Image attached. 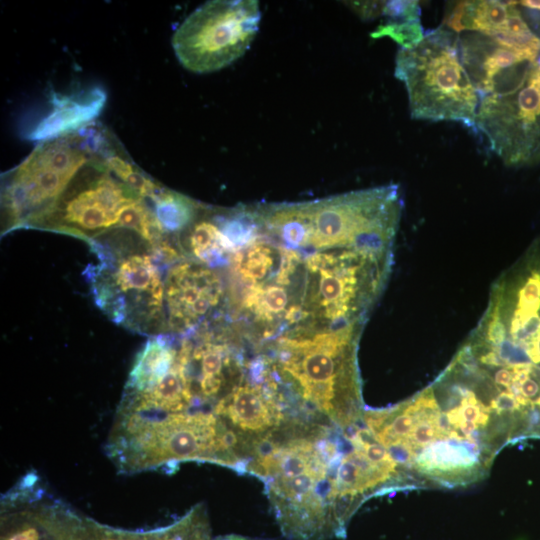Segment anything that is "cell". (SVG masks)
Returning <instances> with one entry per match:
<instances>
[{
    "label": "cell",
    "instance_id": "ba28073f",
    "mask_svg": "<svg viewBox=\"0 0 540 540\" xmlns=\"http://www.w3.org/2000/svg\"><path fill=\"white\" fill-rule=\"evenodd\" d=\"M141 198L108 168L95 148L56 202L29 228L70 235L88 243L119 229L124 211Z\"/></svg>",
    "mask_w": 540,
    "mask_h": 540
},
{
    "label": "cell",
    "instance_id": "3957f363",
    "mask_svg": "<svg viewBox=\"0 0 540 540\" xmlns=\"http://www.w3.org/2000/svg\"><path fill=\"white\" fill-rule=\"evenodd\" d=\"M365 326L281 337L259 350L294 402L344 428L363 416L358 343Z\"/></svg>",
    "mask_w": 540,
    "mask_h": 540
},
{
    "label": "cell",
    "instance_id": "7a4b0ae2",
    "mask_svg": "<svg viewBox=\"0 0 540 540\" xmlns=\"http://www.w3.org/2000/svg\"><path fill=\"white\" fill-rule=\"evenodd\" d=\"M340 427L288 418L254 442L244 471L262 480L279 527L290 540L345 536L337 510L336 475L344 454Z\"/></svg>",
    "mask_w": 540,
    "mask_h": 540
},
{
    "label": "cell",
    "instance_id": "9a60e30c",
    "mask_svg": "<svg viewBox=\"0 0 540 540\" xmlns=\"http://www.w3.org/2000/svg\"><path fill=\"white\" fill-rule=\"evenodd\" d=\"M371 37H389L401 45L403 49H413L424 39L425 36L420 21H385L371 33Z\"/></svg>",
    "mask_w": 540,
    "mask_h": 540
},
{
    "label": "cell",
    "instance_id": "6da1fadb",
    "mask_svg": "<svg viewBox=\"0 0 540 540\" xmlns=\"http://www.w3.org/2000/svg\"><path fill=\"white\" fill-rule=\"evenodd\" d=\"M226 237L225 321L255 349L365 326L392 271L394 236L345 194L241 204Z\"/></svg>",
    "mask_w": 540,
    "mask_h": 540
},
{
    "label": "cell",
    "instance_id": "5b68a950",
    "mask_svg": "<svg viewBox=\"0 0 540 540\" xmlns=\"http://www.w3.org/2000/svg\"><path fill=\"white\" fill-rule=\"evenodd\" d=\"M395 76L406 87L412 118L473 127L480 95L460 55L459 36L437 28L398 51Z\"/></svg>",
    "mask_w": 540,
    "mask_h": 540
},
{
    "label": "cell",
    "instance_id": "52a82bcc",
    "mask_svg": "<svg viewBox=\"0 0 540 540\" xmlns=\"http://www.w3.org/2000/svg\"><path fill=\"white\" fill-rule=\"evenodd\" d=\"M261 21L256 0H211L191 12L172 35L183 68L205 74L221 70L249 49Z\"/></svg>",
    "mask_w": 540,
    "mask_h": 540
},
{
    "label": "cell",
    "instance_id": "2e32d148",
    "mask_svg": "<svg viewBox=\"0 0 540 540\" xmlns=\"http://www.w3.org/2000/svg\"><path fill=\"white\" fill-rule=\"evenodd\" d=\"M382 15L391 22L420 21V7L418 1H387Z\"/></svg>",
    "mask_w": 540,
    "mask_h": 540
},
{
    "label": "cell",
    "instance_id": "ffe728a7",
    "mask_svg": "<svg viewBox=\"0 0 540 540\" xmlns=\"http://www.w3.org/2000/svg\"><path fill=\"white\" fill-rule=\"evenodd\" d=\"M518 4H521L530 9L540 10V0H525L518 2Z\"/></svg>",
    "mask_w": 540,
    "mask_h": 540
},
{
    "label": "cell",
    "instance_id": "d6986e66",
    "mask_svg": "<svg viewBox=\"0 0 540 540\" xmlns=\"http://www.w3.org/2000/svg\"><path fill=\"white\" fill-rule=\"evenodd\" d=\"M351 6L365 19H372L382 15L384 2H352Z\"/></svg>",
    "mask_w": 540,
    "mask_h": 540
},
{
    "label": "cell",
    "instance_id": "277c9868",
    "mask_svg": "<svg viewBox=\"0 0 540 540\" xmlns=\"http://www.w3.org/2000/svg\"><path fill=\"white\" fill-rule=\"evenodd\" d=\"M98 258L85 270L95 304L114 323L151 336L167 334L165 277L184 255L172 240L152 245L114 229L87 243Z\"/></svg>",
    "mask_w": 540,
    "mask_h": 540
},
{
    "label": "cell",
    "instance_id": "9c48e42d",
    "mask_svg": "<svg viewBox=\"0 0 540 540\" xmlns=\"http://www.w3.org/2000/svg\"><path fill=\"white\" fill-rule=\"evenodd\" d=\"M97 524L55 497L35 471L1 498V540H97Z\"/></svg>",
    "mask_w": 540,
    "mask_h": 540
},
{
    "label": "cell",
    "instance_id": "44dd1931",
    "mask_svg": "<svg viewBox=\"0 0 540 540\" xmlns=\"http://www.w3.org/2000/svg\"><path fill=\"white\" fill-rule=\"evenodd\" d=\"M214 540H260V539H254V538H249V537L240 536V535H226V536L217 537Z\"/></svg>",
    "mask_w": 540,
    "mask_h": 540
},
{
    "label": "cell",
    "instance_id": "8fae6325",
    "mask_svg": "<svg viewBox=\"0 0 540 540\" xmlns=\"http://www.w3.org/2000/svg\"><path fill=\"white\" fill-rule=\"evenodd\" d=\"M225 284L221 273L183 256L165 277L167 334L184 336L224 322Z\"/></svg>",
    "mask_w": 540,
    "mask_h": 540
},
{
    "label": "cell",
    "instance_id": "4fadbf2b",
    "mask_svg": "<svg viewBox=\"0 0 540 540\" xmlns=\"http://www.w3.org/2000/svg\"><path fill=\"white\" fill-rule=\"evenodd\" d=\"M104 98L97 91L84 98H65L58 100V105L49 117L44 120L35 134L44 140L73 133L91 124L93 114L102 107Z\"/></svg>",
    "mask_w": 540,
    "mask_h": 540
},
{
    "label": "cell",
    "instance_id": "5bb4252c",
    "mask_svg": "<svg viewBox=\"0 0 540 540\" xmlns=\"http://www.w3.org/2000/svg\"><path fill=\"white\" fill-rule=\"evenodd\" d=\"M518 2L494 0L472 1V30L493 36L505 30L511 12Z\"/></svg>",
    "mask_w": 540,
    "mask_h": 540
},
{
    "label": "cell",
    "instance_id": "ac0fdd59",
    "mask_svg": "<svg viewBox=\"0 0 540 540\" xmlns=\"http://www.w3.org/2000/svg\"><path fill=\"white\" fill-rule=\"evenodd\" d=\"M388 454L397 465H408L413 462L414 453L410 442L406 438H401L389 445L387 448Z\"/></svg>",
    "mask_w": 540,
    "mask_h": 540
},
{
    "label": "cell",
    "instance_id": "e0dca14e",
    "mask_svg": "<svg viewBox=\"0 0 540 540\" xmlns=\"http://www.w3.org/2000/svg\"><path fill=\"white\" fill-rule=\"evenodd\" d=\"M439 436L441 435L437 433L436 429L430 423H427L426 420H419L418 423H415L411 432L404 438L410 442L413 450Z\"/></svg>",
    "mask_w": 540,
    "mask_h": 540
},
{
    "label": "cell",
    "instance_id": "8992f818",
    "mask_svg": "<svg viewBox=\"0 0 540 540\" xmlns=\"http://www.w3.org/2000/svg\"><path fill=\"white\" fill-rule=\"evenodd\" d=\"M95 152L94 123L42 140L16 167L2 175V234L30 224L59 198Z\"/></svg>",
    "mask_w": 540,
    "mask_h": 540
},
{
    "label": "cell",
    "instance_id": "30bf717a",
    "mask_svg": "<svg viewBox=\"0 0 540 540\" xmlns=\"http://www.w3.org/2000/svg\"><path fill=\"white\" fill-rule=\"evenodd\" d=\"M539 117L540 66H531L513 86L480 97L472 129L485 135L506 164H516L528 155Z\"/></svg>",
    "mask_w": 540,
    "mask_h": 540
},
{
    "label": "cell",
    "instance_id": "7c38bea8",
    "mask_svg": "<svg viewBox=\"0 0 540 540\" xmlns=\"http://www.w3.org/2000/svg\"><path fill=\"white\" fill-rule=\"evenodd\" d=\"M97 540H212L206 507L193 506L178 520L149 530H126L97 524Z\"/></svg>",
    "mask_w": 540,
    "mask_h": 540
}]
</instances>
